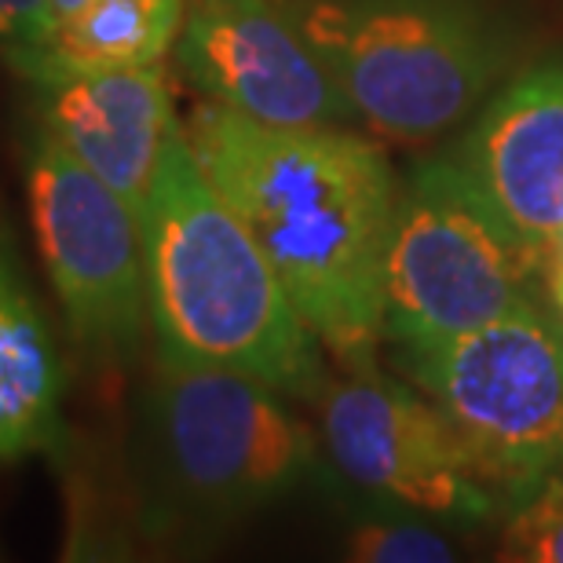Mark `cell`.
Here are the masks:
<instances>
[{"mask_svg": "<svg viewBox=\"0 0 563 563\" xmlns=\"http://www.w3.org/2000/svg\"><path fill=\"white\" fill-rule=\"evenodd\" d=\"M184 132L314 336L344 363L374 355L399 206L385 154L336 125H264L217 103Z\"/></svg>", "mask_w": 563, "mask_h": 563, "instance_id": "cell-1", "label": "cell"}, {"mask_svg": "<svg viewBox=\"0 0 563 563\" xmlns=\"http://www.w3.org/2000/svg\"><path fill=\"white\" fill-rule=\"evenodd\" d=\"M140 231L157 355L239 369L286 396H319V336L201 173L179 121L146 190Z\"/></svg>", "mask_w": 563, "mask_h": 563, "instance_id": "cell-2", "label": "cell"}, {"mask_svg": "<svg viewBox=\"0 0 563 563\" xmlns=\"http://www.w3.org/2000/svg\"><path fill=\"white\" fill-rule=\"evenodd\" d=\"M292 11L352 114L391 140L457 125L501 70V41L472 0H303Z\"/></svg>", "mask_w": 563, "mask_h": 563, "instance_id": "cell-3", "label": "cell"}, {"mask_svg": "<svg viewBox=\"0 0 563 563\" xmlns=\"http://www.w3.org/2000/svg\"><path fill=\"white\" fill-rule=\"evenodd\" d=\"M542 245L523 239L457 154L399 190L385 267V330L424 352L520 308Z\"/></svg>", "mask_w": 563, "mask_h": 563, "instance_id": "cell-4", "label": "cell"}, {"mask_svg": "<svg viewBox=\"0 0 563 563\" xmlns=\"http://www.w3.org/2000/svg\"><path fill=\"white\" fill-rule=\"evenodd\" d=\"M146 450L165 501L209 520L300 490L319 450L286 391L239 369L162 358L146 391Z\"/></svg>", "mask_w": 563, "mask_h": 563, "instance_id": "cell-5", "label": "cell"}, {"mask_svg": "<svg viewBox=\"0 0 563 563\" xmlns=\"http://www.w3.org/2000/svg\"><path fill=\"white\" fill-rule=\"evenodd\" d=\"M483 483L527 490L563 450V325L523 300L476 330L410 352Z\"/></svg>", "mask_w": 563, "mask_h": 563, "instance_id": "cell-6", "label": "cell"}, {"mask_svg": "<svg viewBox=\"0 0 563 563\" xmlns=\"http://www.w3.org/2000/svg\"><path fill=\"white\" fill-rule=\"evenodd\" d=\"M22 168L33 239L74 344L92 358L132 355L151 319L140 217L37 121Z\"/></svg>", "mask_w": 563, "mask_h": 563, "instance_id": "cell-7", "label": "cell"}, {"mask_svg": "<svg viewBox=\"0 0 563 563\" xmlns=\"http://www.w3.org/2000/svg\"><path fill=\"white\" fill-rule=\"evenodd\" d=\"M319 388L330 461L355 487L432 516H487L490 498L468 450L435 402L380 377L369 358Z\"/></svg>", "mask_w": 563, "mask_h": 563, "instance_id": "cell-8", "label": "cell"}, {"mask_svg": "<svg viewBox=\"0 0 563 563\" xmlns=\"http://www.w3.org/2000/svg\"><path fill=\"white\" fill-rule=\"evenodd\" d=\"M176 63L209 103L264 125L355 118L286 0H195L176 37Z\"/></svg>", "mask_w": 563, "mask_h": 563, "instance_id": "cell-9", "label": "cell"}, {"mask_svg": "<svg viewBox=\"0 0 563 563\" xmlns=\"http://www.w3.org/2000/svg\"><path fill=\"white\" fill-rule=\"evenodd\" d=\"M33 121L140 217L176 110L162 63H146L37 85Z\"/></svg>", "mask_w": 563, "mask_h": 563, "instance_id": "cell-10", "label": "cell"}, {"mask_svg": "<svg viewBox=\"0 0 563 563\" xmlns=\"http://www.w3.org/2000/svg\"><path fill=\"white\" fill-rule=\"evenodd\" d=\"M457 157L512 228L545 245L563 223V63L505 88Z\"/></svg>", "mask_w": 563, "mask_h": 563, "instance_id": "cell-11", "label": "cell"}, {"mask_svg": "<svg viewBox=\"0 0 563 563\" xmlns=\"http://www.w3.org/2000/svg\"><path fill=\"white\" fill-rule=\"evenodd\" d=\"M66 366L15 234L0 220V465L66 457Z\"/></svg>", "mask_w": 563, "mask_h": 563, "instance_id": "cell-12", "label": "cell"}, {"mask_svg": "<svg viewBox=\"0 0 563 563\" xmlns=\"http://www.w3.org/2000/svg\"><path fill=\"white\" fill-rule=\"evenodd\" d=\"M184 15L187 0H92L0 52L22 81L37 88L63 77L162 63Z\"/></svg>", "mask_w": 563, "mask_h": 563, "instance_id": "cell-13", "label": "cell"}, {"mask_svg": "<svg viewBox=\"0 0 563 563\" xmlns=\"http://www.w3.org/2000/svg\"><path fill=\"white\" fill-rule=\"evenodd\" d=\"M505 560L563 563V479H545L509 520L501 542Z\"/></svg>", "mask_w": 563, "mask_h": 563, "instance_id": "cell-14", "label": "cell"}, {"mask_svg": "<svg viewBox=\"0 0 563 563\" xmlns=\"http://www.w3.org/2000/svg\"><path fill=\"white\" fill-rule=\"evenodd\" d=\"M347 556L369 563H443L454 545L421 523H363L347 542Z\"/></svg>", "mask_w": 563, "mask_h": 563, "instance_id": "cell-15", "label": "cell"}, {"mask_svg": "<svg viewBox=\"0 0 563 563\" xmlns=\"http://www.w3.org/2000/svg\"><path fill=\"white\" fill-rule=\"evenodd\" d=\"M48 22V0H0V48L33 37Z\"/></svg>", "mask_w": 563, "mask_h": 563, "instance_id": "cell-16", "label": "cell"}, {"mask_svg": "<svg viewBox=\"0 0 563 563\" xmlns=\"http://www.w3.org/2000/svg\"><path fill=\"white\" fill-rule=\"evenodd\" d=\"M542 261H545V272H549V289L563 311V223L549 234V242L542 245Z\"/></svg>", "mask_w": 563, "mask_h": 563, "instance_id": "cell-17", "label": "cell"}, {"mask_svg": "<svg viewBox=\"0 0 563 563\" xmlns=\"http://www.w3.org/2000/svg\"><path fill=\"white\" fill-rule=\"evenodd\" d=\"M85 4H92V0H48V22L63 19V15H74V11H81Z\"/></svg>", "mask_w": 563, "mask_h": 563, "instance_id": "cell-18", "label": "cell"}]
</instances>
